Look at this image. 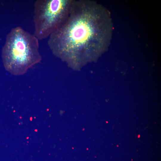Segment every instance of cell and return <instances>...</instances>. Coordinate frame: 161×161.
<instances>
[{
    "instance_id": "obj_1",
    "label": "cell",
    "mask_w": 161,
    "mask_h": 161,
    "mask_svg": "<svg viewBox=\"0 0 161 161\" xmlns=\"http://www.w3.org/2000/svg\"><path fill=\"white\" fill-rule=\"evenodd\" d=\"M112 25L106 8L95 1L72 0L63 24L49 37V47L56 56L73 64L93 60L105 51Z\"/></svg>"
},
{
    "instance_id": "obj_2",
    "label": "cell",
    "mask_w": 161,
    "mask_h": 161,
    "mask_svg": "<svg viewBox=\"0 0 161 161\" xmlns=\"http://www.w3.org/2000/svg\"><path fill=\"white\" fill-rule=\"evenodd\" d=\"M38 40L20 27L13 28L7 35L2 51L6 69L12 74H24L41 60Z\"/></svg>"
},
{
    "instance_id": "obj_3",
    "label": "cell",
    "mask_w": 161,
    "mask_h": 161,
    "mask_svg": "<svg viewBox=\"0 0 161 161\" xmlns=\"http://www.w3.org/2000/svg\"><path fill=\"white\" fill-rule=\"evenodd\" d=\"M72 0H37L34 4V35L45 39L58 29L69 15Z\"/></svg>"
}]
</instances>
